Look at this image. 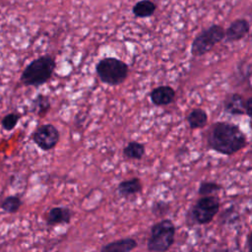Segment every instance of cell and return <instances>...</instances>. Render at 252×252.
Segmentation results:
<instances>
[{
    "instance_id": "6da1fadb",
    "label": "cell",
    "mask_w": 252,
    "mask_h": 252,
    "mask_svg": "<svg viewBox=\"0 0 252 252\" xmlns=\"http://www.w3.org/2000/svg\"><path fill=\"white\" fill-rule=\"evenodd\" d=\"M207 142L212 150L230 156L246 146V136L237 125L218 122L209 130Z\"/></svg>"
},
{
    "instance_id": "7a4b0ae2",
    "label": "cell",
    "mask_w": 252,
    "mask_h": 252,
    "mask_svg": "<svg viewBox=\"0 0 252 252\" xmlns=\"http://www.w3.org/2000/svg\"><path fill=\"white\" fill-rule=\"evenodd\" d=\"M56 63L49 55L40 56L32 60L23 71L21 82L25 86L38 87L46 83L52 76Z\"/></svg>"
},
{
    "instance_id": "3957f363",
    "label": "cell",
    "mask_w": 252,
    "mask_h": 252,
    "mask_svg": "<svg viewBox=\"0 0 252 252\" xmlns=\"http://www.w3.org/2000/svg\"><path fill=\"white\" fill-rule=\"evenodd\" d=\"M95 71L101 82L116 86L125 81L128 76V65L115 57H105L98 61Z\"/></svg>"
},
{
    "instance_id": "277c9868",
    "label": "cell",
    "mask_w": 252,
    "mask_h": 252,
    "mask_svg": "<svg viewBox=\"0 0 252 252\" xmlns=\"http://www.w3.org/2000/svg\"><path fill=\"white\" fill-rule=\"evenodd\" d=\"M175 226L170 220H162L155 223L151 228L148 240V250L163 252L168 250L174 241Z\"/></svg>"
},
{
    "instance_id": "5b68a950",
    "label": "cell",
    "mask_w": 252,
    "mask_h": 252,
    "mask_svg": "<svg viewBox=\"0 0 252 252\" xmlns=\"http://www.w3.org/2000/svg\"><path fill=\"white\" fill-rule=\"evenodd\" d=\"M225 36V31L220 25H212L201 32L193 40L191 53L193 56H202L209 52Z\"/></svg>"
},
{
    "instance_id": "8992f818",
    "label": "cell",
    "mask_w": 252,
    "mask_h": 252,
    "mask_svg": "<svg viewBox=\"0 0 252 252\" xmlns=\"http://www.w3.org/2000/svg\"><path fill=\"white\" fill-rule=\"evenodd\" d=\"M220 200L216 196L208 195L200 198L191 210V217L199 224L209 223L219 213Z\"/></svg>"
},
{
    "instance_id": "52a82bcc",
    "label": "cell",
    "mask_w": 252,
    "mask_h": 252,
    "mask_svg": "<svg viewBox=\"0 0 252 252\" xmlns=\"http://www.w3.org/2000/svg\"><path fill=\"white\" fill-rule=\"evenodd\" d=\"M32 140L42 151H50L59 142V131L52 124H43L34 131Z\"/></svg>"
},
{
    "instance_id": "ba28073f",
    "label": "cell",
    "mask_w": 252,
    "mask_h": 252,
    "mask_svg": "<svg viewBox=\"0 0 252 252\" xmlns=\"http://www.w3.org/2000/svg\"><path fill=\"white\" fill-rule=\"evenodd\" d=\"M250 26L245 19H237L233 21L225 31L226 41H236L243 38L249 32Z\"/></svg>"
},
{
    "instance_id": "9c48e42d",
    "label": "cell",
    "mask_w": 252,
    "mask_h": 252,
    "mask_svg": "<svg viewBox=\"0 0 252 252\" xmlns=\"http://www.w3.org/2000/svg\"><path fill=\"white\" fill-rule=\"evenodd\" d=\"M174 96L175 92L169 86H159L154 89L150 94L151 100L156 105L169 104L174 99Z\"/></svg>"
},
{
    "instance_id": "30bf717a",
    "label": "cell",
    "mask_w": 252,
    "mask_h": 252,
    "mask_svg": "<svg viewBox=\"0 0 252 252\" xmlns=\"http://www.w3.org/2000/svg\"><path fill=\"white\" fill-rule=\"evenodd\" d=\"M72 218V211L66 207H54L49 210L46 216V222L49 225L68 223Z\"/></svg>"
},
{
    "instance_id": "8fae6325",
    "label": "cell",
    "mask_w": 252,
    "mask_h": 252,
    "mask_svg": "<svg viewBox=\"0 0 252 252\" xmlns=\"http://www.w3.org/2000/svg\"><path fill=\"white\" fill-rule=\"evenodd\" d=\"M137 247V241L133 238L127 237L118 239L103 245L100 248L102 252H129Z\"/></svg>"
},
{
    "instance_id": "7c38bea8",
    "label": "cell",
    "mask_w": 252,
    "mask_h": 252,
    "mask_svg": "<svg viewBox=\"0 0 252 252\" xmlns=\"http://www.w3.org/2000/svg\"><path fill=\"white\" fill-rule=\"evenodd\" d=\"M223 105L224 110L231 114H244L246 112V100L238 94L227 95Z\"/></svg>"
},
{
    "instance_id": "4fadbf2b",
    "label": "cell",
    "mask_w": 252,
    "mask_h": 252,
    "mask_svg": "<svg viewBox=\"0 0 252 252\" xmlns=\"http://www.w3.org/2000/svg\"><path fill=\"white\" fill-rule=\"evenodd\" d=\"M117 189L121 196L128 197V196L140 193L142 191V183L139 178L134 177L131 179L121 181L118 184Z\"/></svg>"
},
{
    "instance_id": "5bb4252c",
    "label": "cell",
    "mask_w": 252,
    "mask_h": 252,
    "mask_svg": "<svg viewBox=\"0 0 252 252\" xmlns=\"http://www.w3.org/2000/svg\"><path fill=\"white\" fill-rule=\"evenodd\" d=\"M157 9V5L155 2L151 0H141L138 1L133 6V14L138 18H147L151 17Z\"/></svg>"
},
{
    "instance_id": "9a60e30c",
    "label": "cell",
    "mask_w": 252,
    "mask_h": 252,
    "mask_svg": "<svg viewBox=\"0 0 252 252\" xmlns=\"http://www.w3.org/2000/svg\"><path fill=\"white\" fill-rule=\"evenodd\" d=\"M187 122L192 129L203 128L207 125L208 115L205 110L201 108L193 109L187 116Z\"/></svg>"
},
{
    "instance_id": "2e32d148",
    "label": "cell",
    "mask_w": 252,
    "mask_h": 252,
    "mask_svg": "<svg viewBox=\"0 0 252 252\" xmlns=\"http://www.w3.org/2000/svg\"><path fill=\"white\" fill-rule=\"evenodd\" d=\"M123 155L131 159H141L145 155V147L137 141L129 142L123 149Z\"/></svg>"
},
{
    "instance_id": "e0dca14e",
    "label": "cell",
    "mask_w": 252,
    "mask_h": 252,
    "mask_svg": "<svg viewBox=\"0 0 252 252\" xmlns=\"http://www.w3.org/2000/svg\"><path fill=\"white\" fill-rule=\"evenodd\" d=\"M50 108V101L48 96L41 94H37L36 97L32 100V110L38 115H44Z\"/></svg>"
},
{
    "instance_id": "ac0fdd59",
    "label": "cell",
    "mask_w": 252,
    "mask_h": 252,
    "mask_svg": "<svg viewBox=\"0 0 252 252\" xmlns=\"http://www.w3.org/2000/svg\"><path fill=\"white\" fill-rule=\"evenodd\" d=\"M21 205H22L21 199L18 196L12 195V196H8L7 198L4 199V201L1 204V209L3 211H5L6 213L14 214V213L18 212Z\"/></svg>"
},
{
    "instance_id": "d6986e66",
    "label": "cell",
    "mask_w": 252,
    "mask_h": 252,
    "mask_svg": "<svg viewBox=\"0 0 252 252\" xmlns=\"http://www.w3.org/2000/svg\"><path fill=\"white\" fill-rule=\"evenodd\" d=\"M19 119H20V115L18 113H15V112H12V113H9V114L5 115L1 120L2 128L7 130V131H11L12 129L15 128Z\"/></svg>"
},
{
    "instance_id": "ffe728a7",
    "label": "cell",
    "mask_w": 252,
    "mask_h": 252,
    "mask_svg": "<svg viewBox=\"0 0 252 252\" xmlns=\"http://www.w3.org/2000/svg\"><path fill=\"white\" fill-rule=\"evenodd\" d=\"M221 186L219 185L218 183H215V182H202L200 187H199V190H198V193L199 195L201 196H208L216 191H219L220 190Z\"/></svg>"
},
{
    "instance_id": "44dd1931",
    "label": "cell",
    "mask_w": 252,
    "mask_h": 252,
    "mask_svg": "<svg viewBox=\"0 0 252 252\" xmlns=\"http://www.w3.org/2000/svg\"><path fill=\"white\" fill-rule=\"evenodd\" d=\"M246 113L252 118V96L246 100Z\"/></svg>"
},
{
    "instance_id": "7402d4cb",
    "label": "cell",
    "mask_w": 252,
    "mask_h": 252,
    "mask_svg": "<svg viewBox=\"0 0 252 252\" xmlns=\"http://www.w3.org/2000/svg\"><path fill=\"white\" fill-rule=\"evenodd\" d=\"M247 245H248V249H249V251H251L252 252V231H251V233L249 234V236H248V239H247Z\"/></svg>"
}]
</instances>
